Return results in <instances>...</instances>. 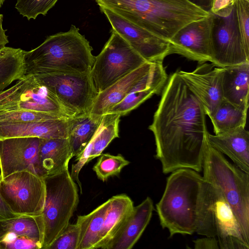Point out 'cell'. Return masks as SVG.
Returning a JSON list of instances; mask_svg holds the SVG:
<instances>
[{"instance_id": "cell-1", "label": "cell", "mask_w": 249, "mask_h": 249, "mask_svg": "<svg viewBox=\"0 0 249 249\" xmlns=\"http://www.w3.org/2000/svg\"><path fill=\"white\" fill-rule=\"evenodd\" d=\"M206 113L178 71L162 90L149 129L154 136L155 158L167 174L180 168L200 172L209 144Z\"/></svg>"}, {"instance_id": "cell-2", "label": "cell", "mask_w": 249, "mask_h": 249, "mask_svg": "<svg viewBox=\"0 0 249 249\" xmlns=\"http://www.w3.org/2000/svg\"><path fill=\"white\" fill-rule=\"evenodd\" d=\"M156 36L169 40L181 27L208 14L186 0H95Z\"/></svg>"}, {"instance_id": "cell-3", "label": "cell", "mask_w": 249, "mask_h": 249, "mask_svg": "<svg viewBox=\"0 0 249 249\" xmlns=\"http://www.w3.org/2000/svg\"><path fill=\"white\" fill-rule=\"evenodd\" d=\"M204 182L198 172L189 168L178 169L167 178L156 208L160 224L168 230L170 237L196 232Z\"/></svg>"}, {"instance_id": "cell-4", "label": "cell", "mask_w": 249, "mask_h": 249, "mask_svg": "<svg viewBox=\"0 0 249 249\" xmlns=\"http://www.w3.org/2000/svg\"><path fill=\"white\" fill-rule=\"evenodd\" d=\"M92 51L79 29L71 25L68 31L48 36L37 47L26 51V74L89 73L95 59Z\"/></svg>"}, {"instance_id": "cell-5", "label": "cell", "mask_w": 249, "mask_h": 249, "mask_svg": "<svg viewBox=\"0 0 249 249\" xmlns=\"http://www.w3.org/2000/svg\"><path fill=\"white\" fill-rule=\"evenodd\" d=\"M203 178L218 188L232 209L249 241V174L209 143L202 162Z\"/></svg>"}, {"instance_id": "cell-6", "label": "cell", "mask_w": 249, "mask_h": 249, "mask_svg": "<svg viewBox=\"0 0 249 249\" xmlns=\"http://www.w3.org/2000/svg\"><path fill=\"white\" fill-rule=\"evenodd\" d=\"M196 232L216 237L220 249H249V241L231 206L220 190L205 180Z\"/></svg>"}, {"instance_id": "cell-7", "label": "cell", "mask_w": 249, "mask_h": 249, "mask_svg": "<svg viewBox=\"0 0 249 249\" xmlns=\"http://www.w3.org/2000/svg\"><path fill=\"white\" fill-rule=\"evenodd\" d=\"M43 179L45 198L41 214L44 231L42 249H46L69 224L77 208L79 196L69 167Z\"/></svg>"}, {"instance_id": "cell-8", "label": "cell", "mask_w": 249, "mask_h": 249, "mask_svg": "<svg viewBox=\"0 0 249 249\" xmlns=\"http://www.w3.org/2000/svg\"><path fill=\"white\" fill-rule=\"evenodd\" d=\"M116 32L111 34L96 56L90 75L99 93L146 63Z\"/></svg>"}, {"instance_id": "cell-9", "label": "cell", "mask_w": 249, "mask_h": 249, "mask_svg": "<svg viewBox=\"0 0 249 249\" xmlns=\"http://www.w3.org/2000/svg\"><path fill=\"white\" fill-rule=\"evenodd\" d=\"M19 110L73 117L35 74H25L15 84L0 91V112Z\"/></svg>"}, {"instance_id": "cell-10", "label": "cell", "mask_w": 249, "mask_h": 249, "mask_svg": "<svg viewBox=\"0 0 249 249\" xmlns=\"http://www.w3.org/2000/svg\"><path fill=\"white\" fill-rule=\"evenodd\" d=\"M35 74L72 116L89 113L98 93L90 73L52 72Z\"/></svg>"}, {"instance_id": "cell-11", "label": "cell", "mask_w": 249, "mask_h": 249, "mask_svg": "<svg viewBox=\"0 0 249 249\" xmlns=\"http://www.w3.org/2000/svg\"><path fill=\"white\" fill-rule=\"evenodd\" d=\"M0 194L15 214L36 216L41 215L45 198L43 178L31 172L14 173L0 181Z\"/></svg>"}, {"instance_id": "cell-12", "label": "cell", "mask_w": 249, "mask_h": 249, "mask_svg": "<svg viewBox=\"0 0 249 249\" xmlns=\"http://www.w3.org/2000/svg\"><path fill=\"white\" fill-rule=\"evenodd\" d=\"M211 60L215 67L225 68L249 62L245 49L236 15V1L226 16L212 13Z\"/></svg>"}, {"instance_id": "cell-13", "label": "cell", "mask_w": 249, "mask_h": 249, "mask_svg": "<svg viewBox=\"0 0 249 249\" xmlns=\"http://www.w3.org/2000/svg\"><path fill=\"white\" fill-rule=\"evenodd\" d=\"M99 8L107 18L112 29L147 62H163L166 56L172 53L168 40L128 21L107 8L102 6Z\"/></svg>"}, {"instance_id": "cell-14", "label": "cell", "mask_w": 249, "mask_h": 249, "mask_svg": "<svg viewBox=\"0 0 249 249\" xmlns=\"http://www.w3.org/2000/svg\"><path fill=\"white\" fill-rule=\"evenodd\" d=\"M40 138L15 137L0 140L2 178L17 172L28 171L40 177L47 174L39 158Z\"/></svg>"}, {"instance_id": "cell-15", "label": "cell", "mask_w": 249, "mask_h": 249, "mask_svg": "<svg viewBox=\"0 0 249 249\" xmlns=\"http://www.w3.org/2000/svg\"><path fill=\"white\" fill-rule=\"evenodd\" d=\"M212 16L192 21L180 28L169 40L172 53L199 63L211 60V30Z\"/></svg>"}, {"instance_id": "cell-16", "label": "cell", "mask_w": 249, "mask_h": 249, "mask_svg": "<svg viewBox=\"0 0 249 249\" xmlns=\"http://www.w3.org/2000/svg\"><path fill=\"white\" fill-rule=\"evenodd\" d=\"M206 62L192 71H179L178 74L202 104L210 118L223 101L221 78L222 68Z\"/></svg>"}, {"instance_id": "cell-17", "label": "cell", "mask_w": 249, "mask_h": 249, "mask_svg": "<svg viewBox=\"0 0 249 249\" xmlns=\"http://www.w3.org/2000/svg\"><path fill=\"white\" fill-rule=\"evenodd\" d=\"M163 62H155L151 70L133 86L128 94L108 113L124 115L154 94L162 91L168 79Z\"/></svg>"}, {"instance_id": "cell-18", "label": "cell", "mask_w": 249, "mask_h": 249, "mask_svg": "<svg viewBox=\"0 0 249 249\" xmlns=\"http://www.w3.org/2000/svg\"><path fill=\"white\" fill-rule=\"evenodd\" d=\"M68 118H61L41 121L0 123V140L15 137L68 138Z\"/></svg>"}, {"instance_id": "cell-19", "label": "cell", "mask_w": 249, "mask_h": 249, "mask_svg": "<svg viewBox=\"0 0 249 249\" xmlns=\"http://www.w3.org/2000/svg\"><path fill=\"white\" fill-rule=\"evenodd\" d=\"M154 207L147 197L133 210L121 229L105 249H131L141 237L152 218Z\"/></svg>"}, {"instance_id": "cell-20", "label": "cell", "mask_w": 249, "mask_h": 249, "mask_svg": "<svg viewBox=\"0 0 249 249\" xmlns=\"http://www.w3.org/2000/svg\"><path fill=\"white\" fill-rule=\"evenodd\" d=\"M213 148L227 156L242 171L249 174V132L241 126L217 134H208Z\"/></svg>"}, {"instance_id": "cell-21", "label": "cell", "mask_w": 249, "mask_h": 249, "mask_svg": "<svg viewBox=\"0 0 249 249\" xmlns=\"http://www.w3.org/2000/svg\"><path fill=\"white\" fill-rule=\"evenodd\" d=\"M155 62H146L98 93L89 113L99 116L108 113L114 106L124 99L137 82L151 70Z\"/></svg>"}, {"instance_id": "cell-22", "label": "cell", "mask_w": 249, "mask_h": 249, "mask_svg": "<svg viewBox=\"0 0 249 249\" xmlns=\"http://www.w3.org/2000/svg\"><path fill=\"white\" fill-rule=\"evenodd\" d=\"M222 68L221 85L223 99L247 113L249 62Z\"/></svg>"}, {"instance_id": "cell-23", "label": "cell", "mask_w": 249, "mask_h": 249, "mask_svg": "<svg viewBox=\"0 0 249 249\" xmlns=\"http://www.w3.org/2000/svg\"><path fill=\"white\" fill-rule=\"evenodd\" d=\"M110 200L96 249H105L121 229L134 207L131 199L125 194L113 196Z\"/></svg>"}, {"instance_id": "cell-24", "label": "cell", "mask_w": 249, "mask_h": 249, "mask_svg": "<svg viewBox=\"0 0 249 249\" xmlns=\"http://www.w3.org/2000/svg\"><path fill=\"white\" fill-rule=\"evenodd\" d=\"M103 118L89 113L68 118V137L72 157L82 153L98 130Z\"/></svg>"}, {"instance_id": "cell-25", "label": "cell", "mask_w": 249, "mask_h": 249, "mask_svg": "<svg viewBox=\"0 0 249 249\" xmlns=\"http://www.w3.org/2000/svg\"><path fill=\"white\" fill-rule=\"evenodd\" d=\"M72 158L68 138L40 139L39 158L47 176L65 169Z\"/></svg>"}, {"instance_id": "cell-26", "label": "cell", "mask_w": 249, "mask_h": 249, "mask_svg": "<svg viewBox=\"0 0 249 249\" xmlns=\"http://www.w3.org/2000/svg\"><path fill=\"white\" fill-rule=\"evenodd\" d=\"M110 198L85 215H79L76 223L80 229L78 249H96L99 243Z\"/></svg>"}, {"instance_id": "cell-27", "label": "cell", "mask_w": 249, "mask_h": 249, "mask_svg": "<svg viewBox=\"0 0 249 249\" xmlns=\"http://www.w3.org/2000/svg\"><path fill=\"white\" fill-rule=\"evenodd\" d=\"M25 53L20 48H0V91L26 74Z\"/></svg>"}, {"instance_id": "cell-28", "label": "cell", "mask_w": 249, "mask_h": 249, "mask_svg": "<svg viewBox=\"0 0 249 249\" xmlns=\"http://www.w3.org/2000/svg\"><path fill=\"white\" fill-rule=\"evenodd\" d=\"M9 233L31 238L37 242L42 249L44 231L41 215H21L0 221V242Z\"/></svg>"}, {"instance_id": "cell-29", "label": "cell", "mask_w": 249, "mask_h": 249, "mask_svg": "<svg viewBox=\"0 0 249 249\" xmlns=\"http://www.w3.org/2000/svg\"><path fill=\"white\" fill-rule=\"evenodd\" d=\"M121 115L107 113L89 142L85 148L90 153L89 162L99 156L111 142L119 136V124Z\"/></svg>"}, {"instance_id": "cell-30", "label": "cell", "mask_w": 249, "mask_h": 249, "mask_svg": "<svg viewBox=\"0 0 249 249\" xmlns=\"http://www.w3.org/2000/svg\"><path fill=\"white\" fill-rule=\"evenodd\" d=\"M247 113L223 99L210 118L215 134L245 127Z\"/></svg>"}, {"instance_id": "cell-31", "label": "cell", "mask_w": 249, "mask_h": 249, "mask_svg": "<svg viewBox=\"0 0 249 249\" xmlns=\"http://www.w3.org/2000/svg\"><path fill=\"white\" fill-rule=\"evenodd\" d=\"M96 163L93 167L99 179L105 181L109 177L118 176L121 170L129 163L121 155L117 156L101 154Z\"/></svg>"}, {"instance_id": "cell-32", "label": "cell", "mask_w": 249, "mask_h": 249, "mask_svg": "<svg viewBox=\"0 0 249 249\" xmlns=\"http://www.w3.org/2000/svg\"><path fill=\"white\" fill-rule=\"evenodd\" d=\"M58 0H17L16 9L28 20L36 19L39 15L45 16Z\"/></svg>"}, {"instance_id": "cell-33", "label": "cell", "mask_w": 249, "mask_h": 249, "mask_svg": "<svg viewBox=\"0 0 249 249\" xmlns=\"http://www.w3.org/2000/svg\"><path fill=\"white\" fill-rule=\"evenodd\" d=\"M67 118L63 116L37 111H11L0 112V123L41 121Z\"/></svg>"}, {"instance_id": "cell-34", "label": "cell", "mask_w": 249, "mask_h": 249, "mask_svg": "<svg viewBox=\"0 0 249 249\" xmlns=\"http://www.w3.org/2000/svg\"><path fill=\"white\" fill-rule=\"evenodd\" d=\"M80 237L78 225L70 224L46 249H78Z\"/></svg>"}, {"instance_id": "cell-35", "label": "cell", "mask_w": 249, "mask_h": 249, "mask_svg": "<svg viewBox=\"0 0 249 249\" xmlns=\"http://www.w3.org/2000/svg\"><path fill=\"white\" fill-rule=\"evenodd\" d=\"M236 10L242 39L249 54V0H236Z\"/></svg>"}, {"instance_id": "cell-36", "label": "cell", "mask_w": 249, "mask_h": 249, "mask_svg": "<svg viewBox=\"0 0 249 249\" xmlns=\"http://www.w3.org/2000/svg\"><path fill=\"white\" fill-rule=\"evenodd\" d=\"M41 246L36 241L25 236L9 233L0 242V249H39Z\"/></svg>"}, {"instance_id": "cell-37", "label": "cell", "mask_w": 249, "mask_h": 249, "mask_svg": "<svg viewBox=\"0 0 249 249\" xmlns=\"http://www.w3.org/2000/svg\"><path fill=\"white\" fill-rule=\"evenodd\" d=\"M235 1L236 0H214L210 13L222 17L228 16Z\"/></svg>"}, {"instance_id": "cell-38", "label": "cell", "mask_w": 249, "mask_h": 249, "mask_svg": "<svg viewBox=\"0 0 249 249\" xmlns=\"http://www.w3.org/2000/svg\"><path fill=\"white\" fill-rule=\"evenodd\" d=\"M198 238L194 241L196 249H219L217 239L214 237H207Z\"/></svg>"}, {"instance_id": "cell-39", "label": "cell", "mask_w": 249, "mask_h": 249, "mask_svg": "<svg viewBox=\"0 0 249 249\" xmlns=\"http://www.w3.org/2000/svg\"><path fill=\"white\" fill-rule=\"evenodd\" d=\"M18 216L11 210L0 194V221Z\"/></svg>"}, {"instance_id": "cell-40", "label": "cell", "mask_w": 249, "mask_h": 249, "mask_svg": "<svg viewBox=\"0 0 249 249\" xmlns=\"http://www.w3.org/2000/svg\"><path fill=\"white\" fill-rule=\"evenodd\" d=\"M201 10L210 14L214 0H186Z\"/></svg>"}, {"instance_id": "cell-41", "label": "cell", "mask_w": 249, "mask_h": 249, "mask_svg": "<svg viewBox=\"0 0 249 249\" xmlns=\"http://www.w3.org/2000/svg\"><path fill=\"white\" fill-rule=\"evenodd\" d=\"M3 15L0 14V48L5 46L9 42L8 36L6 35V30L2 27Z\"/></svg>"}, {"instance_id": "cell-42", "label": "cell", "mask_w": 249, "mask_h": 249, "mask_svg": "<svg viewBox=\"0 0 249 249\" xmlns=\"http://www.w3.org/2000/svg\"><path fill=\"white\" fill-rule=\"evenodd\" d=\"M2 179V176L1 174V165H0V181Z\"/></svg>"}, {"instance_id": "cell-43", "label": "cell", "mask_w": 249, "mask_h": 249, "mask_svg": "<svg viewBox=\"0 0 249 249\" xmlns=\"http://www.w3.org/2000/svg\"><path fill=\"white\" fill-rule=\"evenodd\" d=\"M5 0H0V8L2 5L3 2H4Z\"/></svg>"}]
</instances>
